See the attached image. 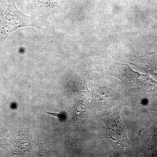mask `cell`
<instances>
[{
  "instance_id": "obj_3",
  "label": "cell",
  "mask_w": 157,
  "mask_h": 157,
  "mask_svg": "<svg viewBox=\"0 0 157 157\" xmlns=\"http://www.w3.org/2000/svg\"><path fill=\"white\" fill-rule=\"evenodd\" d=\"M46 113L49 114V115L52 116L56 117L59 118V119H65L67 117V116L64 114H61V113H52V112H45Z\"/></svg>"
},
{
  "instance_id": "obj_2",
  "label": "cell",
  "mask_w": 157,
  "mask_h": 157,
  "mask_svg": "<svg viewBox=\"0 0 157 157\" xmlns=\"http://www.w3.org/2000/svg\"><path fill=\"white\" fill-rule=\"evenodd\" d=\"M121 105L112 112L103 114L100 121L102 130L108 139L117 144L120 148L124 149L129 142L121 119Z\"/></svg>"
},
{
  "instance_id": "obj_4",
  "label": "cell",
  "mask_w": 157,
  "mask_h": 157,
  "mask_svg": "<svg viewBox=\"0 0 157 157\" xmlns=\"http://www.w3.org/2000/svg\"><path fill=\"white\" fill-rule=\"evenodd\" d=\"M39 4L47 6H51L53 4L51 0H36Z\"/></svg>"
},
{
  "instance_id": "obj_1",
  "label": "cell",
  "mask_w": 157,
  "mask_h": 157,
  "mask_svg": "<svg viewBox=\"0 0 157 157\" xmlns=\"http://www.w3.org/2000/svg\"><path fill=\"white\" fill-rule=\"evenodd\" d=\"M16 0H0V44L12 32L21 28L41 27L31 17L23 14L15 6Z\"/></svg>"
}]
</instances>
